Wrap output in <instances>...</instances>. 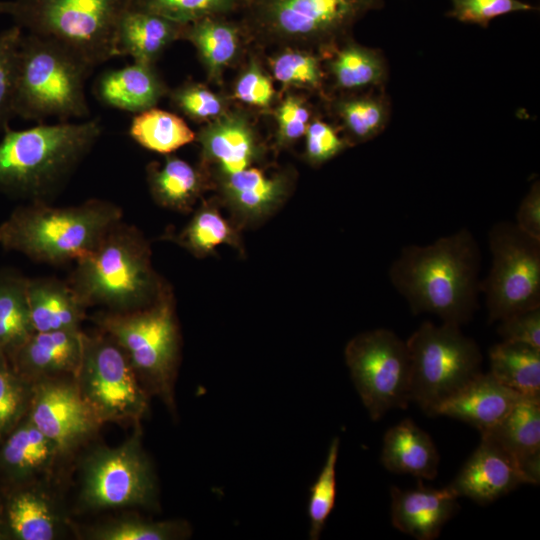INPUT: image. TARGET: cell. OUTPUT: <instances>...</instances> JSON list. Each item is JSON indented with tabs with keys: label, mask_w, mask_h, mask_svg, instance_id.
Returning <instances> with one entry per match:
<instances>
[{
	"label": "cell",
	"mask_w": 540,
	"mask_h": 540,
	"mask_svg": "<svg viewBox=\"0 0 540 540\" xmlns=\"http://www.w3.org/2000/svg\"><path fill=\"white\" fill-rule=\"evenodd\" d=\"M497 331L503 341L522 343L540 349V308L500 320Z\"/></svg>",
	"instance_id": "47"
},
{
	"label": "cell",
	"mask_w": 540,
	"mask_h": 540,
	"mask_svg": "<svg viewBox=\"0 0 540 540\" xmlns=\"http://www.w3.org/2000/svg\"><path fill=\"white\" fill-rule=\"evenodd\" d=\"M272 110L276 124L274 140L276 151L287 149L304 137L309 123L314 118L307 99L289 90Z\"/></svg>",
	"instance_id": "41"
},
{
	"label": "cell",
	"mask_w": 540,
	"mask_h": 540,
	"mask_svg": "<svg viewBox=\"0 0 540 540\" xmlns=\"http://www.w3.org/2000/svg\"><path fill=\"white\" fill-rule=\"evenodd\" d=\"M128 132L141 147L166 155L196 138V133L182 117L157 107L137 113Z\"/></svg>",
	"instance_id": "33"
},
{
	"label": "cell",
	"mask_w": 540,
	"mask_h": 540,
	"mask_svg": "<svg viewBox=\"0 0 540 540\" xmlns=\"http://www.w3.org/2000/svg\"><path fill=\"white\" fill-rule=\"evenodd\" d=\"M521 397L490 372H480L441 402L433 416L442 415L464 421L483 434L497 426Z\"/></svg>",
	"instance_id": "18"
},
{
	"label": "cell",
	"mask_w": 540,
	"mask_h": 540,
	"mask_svg": "<svg viewBox=\"0 0 540 540\" xmlns=\"http://www.w3.org/2000/svg\"><path fill=\"white\" fill-rule=\"evenodd\" d=\"M517 461L529 484L540 481V397H521L501 422L481 434Z\"/></svg>",
	"instance_id": "24"
},
{
	"label": "cell",
	"mask_w": 540,
	"mask_h": 540,
	"mask_svg": "<svg viewBox=\"0 0 540 540\" xmlns=\"http://www.w3.org/2000/svg\"><path fill=\"white\" fill-rule=\"evenodd\" d=\"M304 158L306 162L318 167L333 159L351 147L347 140L339 134L336 126L314 117L304 134Z\"/></svg>",
	"instance_id": "46"
},
{
	"label": "cell",
	"mask_w": 540,
	"mask_h": 540,
	"mask_svg": "<svg viewBox=\"0 0 540 540\" xmlns=\"http://www.w3.org/2000/svg\"><path fill=\"white\" fill-rule=\"evenodd\" d=\"M0 538H1V534H0Z\"/></svg>",
	"instance_id": "50"
},
{
	"label": "cell",
	"mask_w": 540,
	"mask_h": 540,
	"mask_svg": "<svg viewBox=\"0 0 540 540\" xmlns=\"http://www.w3.org/2000/svg\"><path fill=\"white\" fill-rule=\"evenodd\" d=\"M240 229L220 212L219 202L203 201L188 224L176 235H170L181 247L196 257L212 255L215 249L228 244L241 249Z\"/></svg>",
	"instance_id": "32"
},
{
	"label": "cell",
	"mask_w": 540,
	"mask_h": 540,
	"mask_svg": "<svg viewBox=\"0 0 540 540\" xmlns=\"http://www.w3.org/2000/svg\"><path fill=\"white\" fill-rule=\"evenodd\" d=\"M196 49L209 82L223 85L224 74L246 56L249 43L240 21L210 16L186 25L183 38Z\"/></svg>",
	"instance_id": "20"
},
{
	"label": "cell",
	"mask_w": 540,
	"mask_h": 540,
	"mask_svg": "<svg viewBox=\"0 0 540 540\" xmlns=\"http://www.w3.org/2000/svg\"><path fill=\"white\" fill-rule=\"evenodd\" d=\"M132 0H12L8 15L28 33L65 47L91 69L118 56L120 22Z\"/></svg>",
	"instance_id": "6"
},
{
	"label": "cell",
	"mask_w": 540,
	"mask_h": 540,
	"mask_svg": "<svg viewBox=\"0 0 540 540\" xmlns=\"http://www.w3.org/2000/svg\"><path fill=\"white\" fill-rule=\"evenodd\" d=\"M12 371L0 353V437L7 433L29 408L32 389Z\"/></svg>",
	"instance_id": "44"
},
{
	"label": "cell",
	"mask_w": 540,
	"mask_h": 540,
	"mask_svg": "<svg viewBox=\"0 0 540 540\" xmlns=\"http://www.w3.org/2000/svg\"><path fill=\"white\" fill-rule=\"evenodd\" d=\"M195 140L200 145V165L215 178L259 165L266 145L253 115L245 107H231L217 119L205 123Z\"/></svg>",
	"instance_id": "14"
},
{
	"label": "cell",
	"mask_w": 540,
	"mask_h": 540,
	"mask_svg": "<svg viewBox=\"0 0 540 540\" xmlns=\"http://www.w3.org/2000/svg\"><path fill=\"white\" fill-rule=\"evenodd\" d=\"M320 55L325 76L337 94L385 88L389 69L381 50L364 46L350 35Z\"/></svg>",
	"instance_id": "21"
},
{
	"label": "cell",
	"mask_w": 540,
	"mask_h": 540,
	"mask_svg": "<svg viewBox=\"0 0 540 540\" xmlns=\"http://www.w3.org/2000/svg\"><path fill=\"white\" fill-rule=\"evenodd\" d=\"M117 205L90 199L80 205L53 207L33 201L18 208L0 226V243L34 261L62 265L87 256L116 224Z\"/></svg>",
	"instance_id": "3"
},
{
	"label": "cell",
	"mask_w": 540,
	"mask_h": 540,
	"mask_svg": "<svg viewBox=\"0 0 540 540\" xmlns=\"http://www.w3.org/2000/svg\"><path fill=\"white\" fill-rule=\"evenodd\" d=\"M84 333L78 330L34 332L13 353L18 370L40 380L75 375L82 358Z\"/></svg>",
	"instance_id": "22"
},
{
	"label": "cell",
	"mask_w": 540,
	"mask_h": 540,
	"mask_svg": "<svg viewBox=\"0 0 540 540\" xmlns=\"http://www.w3.org/2000/svg\"><path fill=\"white\" fill-rule=\"evenodd\" d=\"M383 0H248L240 20L249 43L323 53L350 36L354 24Z\"/></svg>",
	"instance_id": "5"
},
{
	"label": "cell",
	"mask_w": 540,
	"mask_h": 540,
	"mask_svg": "<svg viewBox=\"0 0 540 540\" xmlns=\"http://www.w3.org/2000/svg\"><path fill=\"white\" fill-rule=\"evenodd\" d=\"M390 492L393 526L418 540L437 538L459 508V496L450 485L442 489L420 486L414 490L392 486Z\"/></svg>",
	"instance_id": "19"
},
{
	"label": "cell",
	"mask_w": 540,
	"mask_h": 540,
	"mask_svg": "<svg viewBox=\"0 0 540 540\" xmlns=\"http://www.w3.org/2000/svg\"><path fill=\"white\" fill-rule=\"evenodd\" d=\"M7 522L20 540H52L59 528V518L44 493L24 490L13 495L7 504Z\"/></svg>",
	"instance_id": "34"
},
{
	"label": "cell",
	"mask_w": 540,
	"mask_h": 540,
	"mask_svg": "<svg viewBox=\"0 0 540 540\" xmlns=\"http://www.w3.org/2000/svg\"><path fill=\"white\" fill-rule=\"evenodd\" d=\"M521 484H529L514 457L497 442L481 436L474 453L450 484L456 494L488 504Z\"/></svg>",
	"instance_id": "17"
},
{
	"label": "cell",
	"mask_w": 540,
	"mask_h": 540,
	"mask_svg": "<svg viewBox=\"0 0 540 540\" xmlns=\"http://www.w3.org/2000/svg\"><path fill=\"white\" fill-rule=\"evenodd\" d=\"M490 373L523 397H540V349L502 341L489 351Z\"/></svg>",
	"instance_id": "31"
},
{
	"label": "cell",
	"mask_w": 540,
	"mask_h": 540,
	"mask_svg": "<svg viewBox=\"0 0 540 540\" xmlns=\"http://www.w3.org/2000/svg\"><path fill=\"white\" fill-rule=\"evenodd\" d=\"M381 462L390 472L432 480L438 473L439 454L431 437L404 419L385 433Z\"/></svg>",
	"instance_id": "29"
},
{
	"label": "cell",
	"mask_w": 540,
	"mask_h": 540,
	"mask_svg": "<svg viewBox=\"0 0 540 540\" xmlns=\"http://www.w3.org/2000/svg\"><path fill=\"white\" fill-rule=\"evenodd\" d=\"M32 388L29 419L60 453L91 436L100 423L83 400L75 381L44 378Z\"/></svg>",
	"instance_id": "15"
},
{
	"label": "cell",
	"mask_w": 540,
	"mask_h": 540,
	"mask_svg": "<svg viewBox=\"0 0 540 540\" xmlns=\"http://www.w3.org/2000/svg\"><path fill=\"white\" fill-rule=\"evenodd\" d=\"M147 184L154 201L161 207L189 213L197 200L213 187L209 172L199 165L173 155L146 168Z\"/></svg>",
	"instance_id": "25"
},
{
	"label": "cell",
	"mask_w": 540,
	"mask_h": 540,
	"mask_svg": "<svg viewBox=\"0 0 540 540\" xmlns=\"http://www.w3.org/2000/svg\"><path fill=\"white\" fill-rule=\"evenodd\" d=\"M268 71L283 90L302 89L325 97L322 56L300 47H280L268 58Z\"/></svg>",
	"instance_id": "35"
},
{
	"label": "cell",
	"mask_w": 540,
	"mask_h": 540,
	"mask_svg": "<svg viewBox=\"0 0 540 540\" xmlns=\"http://www.w3.org/2000/svg\"><path fill=\"white\" fill-rule=\"evenodd\" d=\"M447 16L459 22L487 28L496 17L537 8L519 0H451Z\"/></svg>",
	"instance_id": "45"
},
{
	"label": "cell",
	"mask_w": 540,
	"mask_h": 540,
	"mask_svg": "<svg viewBox=\"0 0 540 540\" xmlns=\"http://www.w3.org/2000/svg\"><path fill=\"white\" fill-rule=\"evenodd\" d=\"M248 0H132L131 7L187 25L210 16L242 12Z\"/></svg>",
	"instance_id": "37"
},
{
	"label": "cell",
	"mask_w": 540,
	"mask_h": 540,
	"mask_svg": "<svg viewBox=\"0 0 540 540\" xmlns=\"http://www.w3.org/2000/svg\"><path fill=\"white\" fill-rule=\"evenodd\" d=\"M187 527L179 522H151L140 518L115 520L95 528V540H169L183 536Z\"/></svg>",
	"instance_id": "42"
},
{
	"label": "cell",
	"mask_w": 540,
	"mask_h": 540,
	"mask_svg": "<svg viewBox=\"0 0 540 540\" xmlns=\"http://www.w3.org/2000/svg\"><path fill=\"white\" fill-rule=\"evenodd\" d=\"M168 95L173 108L198 123L213 121L232 107L231 97L193 81H186L169 90Z\"/></svg>",
	"instance_id": "38"
},
{
	"label": "cell",
	"mask_w": 540,
	"mask_h": 540,
	"mask_svg": "<svg viewBox=\"0 0 540 540\" xmlns=\"http://www.w3.org/2000/svg\"><path fill=\"white\" fill-rule=\"evenodd\" d=\"M95 320L124 351L137 376L167 403H172L179 332L170 288L165 285L158 297L144 308L103 313Z\"/></svg>",
	"instance_id": "8"
},
{
	"label": "cell",
	"mask_w": 540,
	"mask_h": 540,
	"mask_svg": "<svg viewBox=\"0 0 540 540\" xmlns=\"http://www.w3.org/2000/svg\"><path fill=\"white\" fill-rule=\"evenodd\" d=\"M9 11V1H0V15L8 14Z\"/></svg>",
	"instance_id": "49"
},
{
	"label": "cell",
	"mask_w": 540,
	"mask_h": 540,
	"mask_svg": "<svg viewBox=\"0 0 540 540\" xmlns=\"http://www.w3.org/2000/svg\"><path fill=\"white\" fill-rule=\"evenodd\" d=\"M244 60L233 83L231 99L240 102L245 108L261 111L272 109L277 93L268 69L254 51H250Z\"/></svg>",
	"instance_id": "39"
},
{
	"label": "cell",
	"mask_w": 540,
	"mask_h": 540,
	"mask_svg": "<svg viewBox=\"0 0 540 540\" xmlns=\"http://www.w3.org/2000/svg\"><path fill=\"white\" fill-rule=\"evenodd\" d=\"M492 266L479 289L485 294L489 320H502L540 308V240L516 224L500 222L488 235Z\"/></svg>",
	"instance_id": "11"
},
{
	"label": "cell",
	"mask_w": 540,
	"mask_h": 540,
	"mask_svg": "<svg viewBox=\"0 0 540 540\" xmlns=\"http://www.w3.org/2000/svg\"><path fill=\"white\" fill-rule=\"evenodd\" d=\"M22 36L23 29L16 24L0 33V130L8 128L9 120L15 116L18 54Z\"/></svg>",
	"instance_id": "43"
},
{
	"label": "cell",
	"mask_w": 540,
	"mask_h": 540,
	"mask_svg": "<svg viewBox=\"0 0 540 540\" xmlns=\"http://www.w3.org/2000/svg\"><path fill=\"white\" fill-rule=\"evenodd\" d=\"M325 100L338 130L342 131L350 146L372 140L389 123L391 103L385 88L338 93L326 96Z\"/></svg>",
	"instance_id": "26"
},
{
	"label": "cell",
	"mask_w": 540,
	"mask_h": 540,
	"mask_svg": "<svg viewBox=\"0 0 540 540\" xmlns=\"http://www.w3.org/2000/svg\"><path fill=\"white\" fill-rule=\"evenodd\" d=\"M480 258L473 235L462 229L430 245L404 247L389 276L415 314L432 313L460 326L477 307Z\"/></svg>",
	"instance_id": "1"
},
{
	"label": "cell",
	"mask_w": 540,
	"mask_h": 540,
	"mask_svg": "<svg viewBox=\"0 0 540 540\" xmlns=\"http://www.w3.org/2000/svg\"><path fill=\"white\" fill-rule=\"evenodd\" d=\"M0 142V188L46 198L68 178L102 132L99 119L61 121L24 130H4Z\"/></svg>",
	"instance_id": "2"
},
{
	"label": "cell",
	"mask_w": 540,
	"mask_h": 540,
	"mask_svg": "<svg viewBox=\"0 0 540 540\" xmlns=\"http://www.w3.org/2000/svg\"><path fill=\"white\" fill-rule=\"evenodd\" d=\"M516 226L525 234L540 240V184L535 181L521 201Z\"/></svg>",
	"instance_id": "48"
},
{
	"label": "cell",
	"mask_w": 540,
	"mask_h": 540,
	"mask_svg": "<svg viewBox=\"0 0 540 540\" xmlns=\"http://www.w3.org/2000/svg\"><path fill=\"white\" fill-rule=\"evenodd\" d=\"M186 25L130 7L123 16L117 38L118 56L154 64L175 41L183 38Z\"/></svg>",
	"instance_id": "28"
},
{
	"label": "cell",
	"mask_w": 540,
	"mask_h": 540,
	"mask_svg": "<svg viewBox=\"0 0 540 540\" xmlns=\"http://www.w3.org/2000/svg\"><path fill=\"white\" fill-rule=\"evenodd\" d=\"M78 390L100 424L139 422L147 397L120 346L106 333L84 334L83 353L74 375Z\"/></svg>",
	"instance_id": "10"
},
{
	"label": "cell",
	"mask_w": 540,
	"mask_h": 540,
	"mask_svg": "<svg viewBox=\"0 0 540 540\" xmlns=\"http://www.w3.org/2000/svg\"><path fill=\"white\" fill-rule=\"evenodd\" d=\"M80 499L94 510L156 506V479L140 431L121 445L97 449L87 458Z\"/></svg>",
	"instance_id": "13"
},
{
	"label": "cell",
	"mask_w": 540,
	"mask_h": 540,
	"mask_svg": "<svg viewBox=\"0 0 540 540\" xmlns=\"http://www.w3.org/2000/svg\"><path fill=\"white\" fill-rule=\"evenodd\" d=\"M339 451V438L335 437L327 453L324 465L310 488L308 517L309 537L317 540L334 508L336 499V464Z\"/></svg>",
	"instance_id": "40"
},
{
	"label": "cell",
	"mask_w": 540,
	"mask_h": 540,
	"mask_svg": "<svg viewBox=\"0 0 540 540\" xmlns=\"http://www.w3.org/2000/svg\"><path fill=\"white\" fill-rule=\"evenodd\" d=\"M59 453L56 444L28 417L3 445L0 464L11 477L25 479L47 469Z\"/></svg>",
	"instance_id": "30"
},
{
	"label": "cell",
	"mask_w": 540,
	"mask_h": 540,
	"mask_svg": "<svg viewBox=\"0 0 540 540\" xmlns=\"http://www.w3.org/2000/svg\"><path fill=\"white\" fill-rule=\"evenodd\" d=\"M68 283L87 307L99 305L116 313L148 306L165 286L152 267L145 238L122 222L76 262Z\"/></svg>",
	"instance_id": "4"
},
{
	"label": "cell",
	"mask_w": 540,
	"mask_h": 540,
	"mask_svg": "<svg viewBox=\"0 0 540 540\" xmlns=\"http://www.w3.org/2000/svg\"><path fill=\"white\" fill-rule=\"evenodd\" d=\"M93 69L55 41L22 36L17 66L15 115L26 120L82 118L89 114L85 81Z\"/></svg>",
	"instance_id": "7"
},
{
	"label": "cell",
	"mask_w": 540,
	"mask_h": 540,
	"mask_svg": "<svg viewBox=\"0 0 540 540\" xmlns=\"http://www.w3.org/2000/svg\"><path fill=\"white\" fill-rule=\"evenodd\" d=\"M406 345L410 358V401L427 414L481 372L476 342L459 325L422 323Z\"/></svg>",
	"instance_id": "9"
},
{
	"label": "cell",
	"mask_w": 540,
	"mask_h": 540,
	"mask_svg": "<svg viewBox=\"0 0 540 540\" xmlns=\"http://www.w3.org/2000/svg\"><path fill=\"white\" fill-rule=\"evenodd\" d=\"M27 301L34 332L78 330L87 306L68 282L27 279Z\"/></svg>",
	"instance_id": "27"
},
{
	"label": "cell",
	"mask_w": 540,
	"mask_h": 540,
	"mask_svg": "<svg viewBox=\"0 0 540 540\" xmlns=\"http://www.w3.org/2000/svg\"><path fill=\"white\" fill-rule=\"evenodd\" d=\"M354 386L373 421L410 402V358L406 342L387 329L358 334L345 348Z\"/></svg>",
	"instance_id": "12"
},
{
	"label": "cell",
	"mask_w": 540,
	"mask_h": 540,
	"mask_svg": "<svg viewBox=\"0 0 540 540\" xmlns=\"http://www.w3.org/2000/svg\"><path fill=\"white\" fill-rule=\"evenodd\" d=\"M27 278L0 275V353H14L34 333L26 293Z\"/></svg>",
	"instance_id": "36"
},
{
	"label": "cell",
	"mask_w": 540,
	"mask_h": 540,
	"mask_svg": "<svg viewBox=\"0 0 540 540\" xmlns=\"http://www.w3.org/2000/svg\"><path fill=\"white\" fill-rule=\"evenodd\" d=\"M221 198L239 228L262 222L278 210L294 187V172L269 171L251 166L213 180Z\"/></svg>",
	"instance_id": "16"
},
{
	"label": "cell",
	"mask_w": 540,
	"mask_h": 540,
	"mask_svg": "<svg viewBox=\"0 0 540 540\" xmlns=\"http://www.w3.org/2000/svg\"><path fill=\"white\" fill-rule=\"evenodd\" d=\"M94 92L105 106L137 114L156 107L169 89L154 64L134 61L102 73Z\"/></svg>",
	"instance_id": "23"
}]
</instances>
